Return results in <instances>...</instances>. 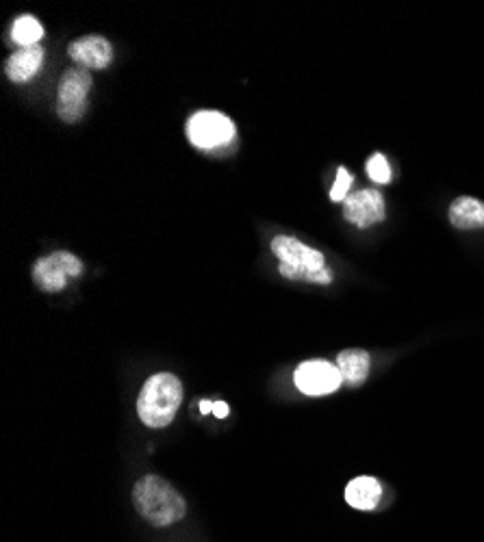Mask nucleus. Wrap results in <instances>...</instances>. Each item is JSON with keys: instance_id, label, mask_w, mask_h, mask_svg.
<instances>
[{"instance_id": "obj_1", "label": "nucleus", "mask_w": 484, "mask_h": 542, "mask_svg": "<svg viewBox=\"0 0 484 542\" xmlns=\"http://www.w3.org/2000/svg\"><path fill=\"white\" fill-rule=\"evenodd\" d=\"M133 503L144 519L157 527L178 523L187 512L181 493L159 475H146L133 488Z\"/></svg>"}, {"instance_id": "obj_13", "label": "nucleus", "mask_w": 484, "mask_h": 542, "mask_svg": "<svg viewBox=\"0 0 484 542\" xmlns=\"http://www.w3.org/2000/svg\"><path fill=\"white\" fill-rule=\"evenodd\" d=\"M337 367L341 378L350 386H359L367 380L369 373V354L363 350H346L337 356Z\"/></svg>"}, {"instance_id": "obj_10", "label": "nucleus", "mask_w": 484, "mask_h": 542, "mask_svg": "<svg viewBox=\"0 0 484 542\" xmlns=\"http://www.w3.org/2000/svg\"><path fill=\"white\" fill-rule=\"evenodd\" d=\"M44 63V48L42 46H31V48H20L18 53L7 59L5 72L14 83H27L37 74Z\"/></svg>"}, {"instance_id": "obj_2", "label": "nucleus", "mask_w": 484, "mask_h": 542, "mask_svg": "<svg viewBox=\"0 0 484 542\" xmlns=\"http://www.w3.org/2000/svg\"><path fill=\"white\" fill-rule=\"evenodd\" d=\"M183 402V384L172 373H157L146 380L137 399V415L148 428H165Z\"/></svg>"}, {"instance_id": "obj_6", "label": "nucleus", "mask_w": 484, "mask_h": 542, "mask_svg": "<svg viewBox=\"0 0 484 542\" xmlns=\"http://www.w3.org/2000/svg\"><path fill=\"white\" fill-rule=\"evenodd\" d=\"M83 274V263L70 252H55L42 256L33 265L35 285L46 293H59L68 287L72 278Z\"/></svg>"}, {"instance_id": "obj_8", "label": "nucleus", "mask_w": 484, "mask_h": 542, "mask_svg": "<svg viewBox=\"0 0 484 542\" xmlns=\"http://www.w3.org/2000/svg\"><path fill=\"white\" fill-rule=\"evenodd\" d=\"M343 217L359 228H369L385 219V198L374 189H361L343 202Z\"/></svg>"}, {"instance_id": "obj_3", "label": "nucleus", "mask_w": 484, "mask_h": 542, "mask_svg": "<svg viewBox=\"0 0 484 542\" xmlns=\"http://www.w3.org/2000/svg\"><path fill=\"white\" fill-rule=\"evenodd\" d=\"M272 252L280 258V274L289 280L315 282V285H328L333 280V274L326 267L324 254L300 243L294 237H274Z\"/></svg>"}, {"instance_id": "obj_16", "label": "nucleus", "mask_w": 484, "mask_h": 542, "mask_svg": "<svg viewBox=\"0 0 484 542\" xmlns=\"http://www.w3.org/2000/svg\"><path fill=\"white\" fill-rule=\"evenodd\" d=\"M352 174L346 170V167H339L337 170V180L335 187L330 189V200L333 202H346V198L350 196V187H352Z\"/></svg>"}, {"instance_id": "obj_14", "label": "nucleus", "mask_w": 484, "mask_h": 542, "mask_svg": "<svg viewBox=\"0 0 484 542\" xmlns=\"http://www.w3.org/2000/svg\"><path fill=\"white\" fill-rule=\"evenodd\" d=\"M11 37L14 42L22 48H31V46H40L37 42L44 37V29L40 20H35L33 16H20L14 22V29H11Z\"/></svg>"}, {"instance_id": "obj_15", "label": "nucleus", "mask_w": 484, "mask_h": 542, "mask_svg": "<svg viewBox=\"0 0 484 542\" xmlns=\"http://www.w3.org/2000/svg\"><path fill=\"white\" fill-rule=\"evenodd\" d=\"M367 174H369V178L374 180V183H380V185L389 183L391 167H389V161H387L385 154H374V157L367 161Z\"/></svg>"}, {"instance_id": "obj_17", "label": "nucleus", "mask_w": 484, "mask_h": 542, "mask_svg": "<svg viewBox=\"0 0 484 542\" xmlns=\"http://www.w3.org/2000/svg\"><path fill=\"white\" fill-rule=\"evenodd\" d=\"M213 412H215V417H226L228 415V406L224 402H215L213 404Z\"/></svg>"}, {"instance_id": "obj_11", "label": "nucleus", "mask_w": 484, "mask_h": 542, "mask_svg": "<svg viewBox=\"0 0 484 542\" xmlns=\"http://www.w3.org/2000/svg\"><path fill=\"white\" fill-rule=\"evenodd\" d=\"M380 499H382V486L376 477L361 475V477H356V480H352L346 488V501L354 510H363V512L376 510Z\"/></svg>"}, {"instance_id": "obj_18", "label": "nucleus", "mask_w": 484, "mask_h": 542, "mask_svg": "<svg viewBox=\"0 0 484 542\" xmlns=\"http://www.w3.org/2000/svg\"><path fill=\"white\" fill-rule=\"evenodd\" d=\"M200 410H202V415H207V412L213 410V404H211V402H202V404H200Z\"/></svg>"}, {"instance_id": "obj_4", "label": "nucleus", "mask_w": 484, "mask_h": 542, "mask_svg": "<svg viewBox=\"0 0 484 542\" xmlns=\"http://www.w3.org/2000/svg\"><path fill=\"white\" fill-rule=\"evenodd\" d=\"M187 137L198 150L224 148L235 139V124L220 111H198L187 122Z\"/></svg>"}, {"instance_id": "obj_5", "label": "nucleus", "mask_w": 484, "mask_h": 542, "mask_svg": "<svg viewBox=\"0 0 484 542\" xmlns=\"http://www.w3.org/2000/svg\"><path fill=\"white\" fill-rule=\"evenodd\" d=\"M89 89H92V74L85 68H70L61 76L57 92V113L63 122L74 124L83 120Z\"/></svg>"}, {"instance_id": "obj_12", "label": "nucleus", "mask_w": 484, "mask_h": 542, "mask_svg": "<svg viewBox=\"0 0 484 542\" xmlns=\"http://www.w3.org/2000/svg\"><path fill=\"white\" fill-rule=\"evenodd\" d=\"M450 222L458 230L484 228V202L471 196L456 198L450 206Z\"/></svg>"}, {"instance_id": "obj_7", "label": "nucleus", "mask_w": 484, "mask_h": 542, "mask_svg": "<svg viewBox=\"0 0 484 542\" xmlns=\"http://www.w3.org/2000/svg\"><path fill=\"white\" fill-rule=\"evenodd\" d=\"M294 380L298 389L311 397L335 393L343 384L339 367L326 363V360H309V363H302L296 369Z\"/></svg>"}, {"instance_id": "obj_9", "label": "nucleus", "mask_w": 484, "mask_h": 542, "mask_svg": "<svg viewBox=\"0 0 484 542\" xmlns=\"http://www.w3.org/2000/svg\"><path fill=\"white\" fill-rule=\"evenodd\" d=\"M68 55L85 70H105L113 59V48L105 37L87 35L68 46Z\"/></svg>"}]
</instances>
